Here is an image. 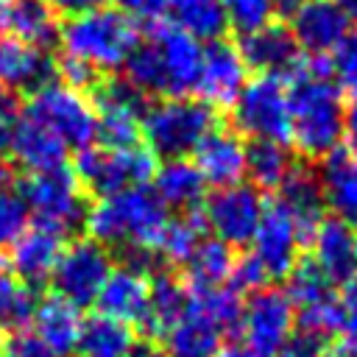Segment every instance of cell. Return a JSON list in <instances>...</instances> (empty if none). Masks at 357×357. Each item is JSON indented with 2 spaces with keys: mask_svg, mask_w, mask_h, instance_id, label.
Segmentation results:
<instances>
[{
  "mask_svg": "<svg viewBox=\"0 0 357 357\" xmlns=\"http://www.w3.org/2000/svg\"><path fill=\"white\" fill-rule=\"evenodd\" d=\"M290 92V139L304 159H324L340 145L343 103L321 59L298 64Z\"/></svg>",
  "mask_w": 357,
  "mask_h": 357,
  "instance_id": "obj_1",
  "label": "cell"
},
{
  "mask_svg": "<svg viewBox=\"0 0 357 357\" xmlns=\"http://www.w3.org/2000/svg\"><path fill=\"white\" fill-rule=\"evenodd\" d=\"M167 223V209L148 187H131L114 192L109 198H98L92 209H86V231L95 243L131 251L153 254L156 240Z\"/></svg>",
  "mask_w": 357,
  "mask_h": 357,
  "instance_id": "obj_2",
  "label": "cell"
},
{
  "mask_svg": "<svg viewBox=\"0 0 357 357\" xmlns=\"http://www.w3.org/2000/svg\"><path fill=\"white\" fill-rule=\"evenodd\" d=\"M64 56L84 61L98 75L120 70L131 50L139 45V25L117 8L100 6L59 25Z\"/></svg>",
  "mask_w": 357,
  "mask_h": 357,
  "instance_id": "obj_3",
  "label": "cell"
},
{
  "mask_svg": "<svg viewBox=\"0 0 357 357\" xmlns=\"http://www.w3.org/2000/svg\"><path fill=\"white\" fill-rule=\"evenodd\" d=\"M218 128V112L201 98H162L145 106L142 139L156 159H187Z\"/></svg>",
  "mask_w": 357,
  "mask_h": 357,
  "instance_id": "obj_4",
  "label": "cell"
},
{
  "mask_svg": "<svg viewBox=\"0 0 357 357\" xmlns=\"http://www.w3.org/2000/svg\"><path fill=\"white\" fill-rule=\"evenodd\" d=\"M17 190L36 226L59 234L61 240L75 234L86 220L84 190L67 165L45 173H25Z\"/></svg>",
  "mask_w": 357,
  "mask_h": 357,
  "instance_id": "obj_5",
  "label": "cell"
},
{
  "mask_svg": "<svg viewBox=\"0 0 357 357\" xmlns=\"http://www.w3.org/2000/svg\"><path fill=\"white\" fill-rule=\"evenodd\" d=\"M22 114L47 128L56 139H61L67 151H84L95 139L92 100L61 81H50L31 92V100Z\"/></svg>",
  "mask_w": 357,
  "mask_h": 357,
  "instance_id": "obj_6",
  "label": "cell"
},
{
  "mask_svg": "<svg viewBox=\"0 0 357 357\" xmlns=\"http://www.w3.org/2000/svg\"><path fill=\"white\" fill-rule=\"evenodd\" d=\"M156 173V156L148 148H84L75 156L73 176L78 178L81 190L109 198L114 192L145 187Z\"/></svg>",
  "mask_w": 357,
  "mask_h": 357,
  "instance_id": "obj_7",
  "label": "cell"
},
{
  "mask_svg": "<svg viewBox=\"0 0 357 357\" xmlns=\"http://www.w3.org/2000/svg\"><path fill=\"white\" fill-rule=\"evenodd\" d=\"M234 128L251 139H290V92L279 75H257L231 103Z\"/></svg>",
  "mask_w": 357,
  "mask_h": 357,
  "instance_id": "obj_8",
  "label": "cell"
},
{
  "mask_svg": "<svg viewBox=\"0 0 357 357\" xmlns=\"http://www.w3.org/2000/svg\"><path fill=\"white\" fill-rule=\"evenodd\" d=\"M112 273V254L106 245L95 243L92 237H78L70 245L61 248L59 262L50 273L53 296L70 301L73 307H89L95 304L103 282Z\"/></svg>",
  "mask_w": 357,
  "mask_h": 357,
  "instance_id": "obj_9",
  "label": "cell"
},
{
  "mask_svg": "<svg viewBox=\"0 0 357 357\" xmlns=\"http://www.w3.org/2000/svg\"><path fill=\"white\" fill-rule=\"evenodd\" d=\"M95 106V139L103 148H137L142 139L145 95H139L126 78L100 81L92 95Z\"/></svg>",
  "mask_w": 357,
  "mask_h": 357,
  "instance_id": "obj_10",
  "label": "cell"
},
{
  "mask_svg": "<svg viewBox=\"0 0 357 357\" xmlns=\"http://www.w3.org/2000/svg\"><path fill=\"white\" fill-rule=\"evenodd\" d=\"M262 212H265V201L259 190L240 181L231 187H218L212 195H206L201 218L206 229H212L215 240L226 243L229 248H240L254 240Z\"/></svg>",
  "mask_w": 357,
  "mask_h": 357,
  "instance_id": "obj_11",
  "label": "cell"
},
{
  "mask_svg": "<svg viewBox=\"0 0 357 357\" xmlns=\"http://www.w3.org/2000/svg\"><path fill=\"white\" fill-rule=\"evenodd\" d=\"M293 326H296V307L284 290L262 287L251 293V298L243 304L240 332L248 346H254L268 357L279 354V349L293 337Z\"/></svg>",
  "mask_w": 357,
  "mask_h": 357,
  "instance_id": "obj_12",
  "label": "cell"
},
{
  "mask_svg": "<svg viewBox=\"0 0 357 357\" xmlns=\"http://www.w3.org/2000/svg\"><path fill=\"white\" fill-rule=\"evenodd\" d=\"M251 243H254L251 254L262 265L268 279H287V273L293 271V265L301 257L298 248L304 245V237H301L293 215L279 201H271V204H265L262 220H259Z\"/></svg>",
  "mask_w": 357,
  "mask_h": 357,
  "instance_id": "obj_13",
  "label": "cell"
},
{
  "mask_svg": "<svg viewBox=\"0 0 357 357\" xmlns=\"http://www.w3.org/2000/svg\"><path fill=\"white\" fill-rule=\"evenodd\" d=\"M290 33L301 50L312 59H324L346 42L351 33V17L332 0H298L290 11Z\"/></svg>",
  "mask_w": 357,
  "mask_h": 357,
  "instance_id": "obj_14",
  "label": "cell"
},
{
  "mask_svg": "<svg viewBox=\"0 0 357 357\" xmlns=\"http://www.w3.org/2000/svg\"><path fill=\"white\" fill-rule=\"evenodd\" d=\"M148 39L153 42L159 56L165 98H187L190 92H195L204 61V45L170 25H153Z\"/></svg>",
  "mask_w": 357,
  "mask_h": 357,
  "instance_id": "obj_15",
  "label": "cell"
},
{
  "mask_svg": "<svg viewBox=\"0 0 357 357\" xmlns=\"http://www.w3.org/2000/svg\"><path fill=\"white\" fill-rule=\"evenodd\" d=\"M245 84H248V67L237 45H229L223 39L204 45V61H201V75L195 86L204 103H209L212 109L231 106Z\"/></svg>",
  "mask_w": 357,
  "mask_h": 357,
  "instance_id": "obj_16",
  "label": "cell"
},
{
  "mask_svg": "<svg viewBox=\"0 0 357 357\" xmlns=\"http://www.w3.org/2000/svg\"><path fill=\"white\" fill-rule=\"evenodd\" d=\"M56 78V59L47 47L28 45L0 31V92H36Z\"/></svg>",
  "mask_w": 357,
  "mask_h": 357,
  "instance_id": "obj_17",
  "label": "cell"
},
{
  "mask_svg": "<svg viewBox=\"0 0 357 357\" xmlns=\"http://www.w3.org/2000/svg\"><path fill=\"white\" fill-rule=\"evenodd\" d=\"M243 61L248 70H257L259 75H284L296 73L301 64V47L296 45L287 25L268 22L262 28H254L248 33H240L237 45Z\"/></svg>",
  "mask_w": 357,
  "mask_h": 357,
  "instance_id": "obj_18",
  "label": "cell"
},
{
  "mask_svg": "<svg viewBox=\"0 0 357 357\" xmlns=\"http://www.w3.org/2000/svg\"><path fill=\"white\" fill-rule=\"evenodd\" d=\"M148 298H151V276L139 268L120 265V268H112L95 304H98V312L106 318H114L126 326L131 324L142 326L148 315Z\"/></svg>",
  "mask_w": 357,
  "mask_h": 357,
  "instance_id": "obj_19",
  "label": "cell"
},
{
  "mask_svg": "<svg viewBox=\"0 0 357 357\" xmlns=\"http://www.w3.org/2000/svg\"><path fill=\"white\" fill-rule=\"evenodd\" d=\"M312 245V262L324 271V276L332 284H343L357 273V231L354 226L337 220V218H324L318 229L310 237Z\"/></svg>",
  "mask_w": 357,
  "mask_h": 357,
  "instance_id": "obj_20",
  "label": "cell"
},
{
  "mask_svg": "<svg viewBox=\"0 0 357 357\" xmlns=\"http://www.w3.org/2000/svg\"><path fill=\"white\" fill-rule=\"evenodd\" d=\"M192 165L201 170L206 184H215V187L240 184L245 176V142L234 131L215 128L192 151Z\"/></svg>",
  "mask_w": 357,
  "mask_h": 357,
  "instance_id": "obj_21",
  "label": "cell"
},
{
  "mask_svg": "<svg viewBox=\"0 0 357 357\" xmlns=\"http://www.w3.org/2000/svg\"><path fill=\"white\" fill-rule=\"evenodd\" d=\"M324 192L326 209H332V218L354 226L357 223V156L346 148H335L321 159V167L315 170Z\"/></svg>",
  "mask_w": 357,
  "mask_h": 357,
  "instance_id": "obj_22",
  "label": "cell"
},
{
  "mask_svg": "<svg viewBox=\"0 0 357 357\" xmlns=\"http://www.w3.org/2000/svg\"><path fill=\"white\" fill-rule=\"evenodd\" d=\"M6 153L25 170V173H45L67 165V148L61 139H56L47 128L28 120L25 114L11 131Z\"/></svg>",
  "mask_w": 357,
  "mask_h": 357,
  "instance_id": "obj_23",
  "label": "cell"
},
{
  "mask_svg": "<svg viewBox=\"0 0 357 357\" xmlns=\"http://www.w3.org/2000/svg\"><path fill=\"white\" fill-rule=\"evenodd\" d=\"M61 248H64V240L59 234L42 229V226H33L8 248L11 273L20 276L28 287H39L42 282L50 279Z\"/></svg>",
  "mask_w": 357,
  "mask_h": 357,
  "instance_id": "obj_24",
  "label": "cell"
},
{
  "mask_svg": "<svg viewBox=\"0 0 357 357\" xmlns=\"http://www.w3.org/2000/svg\"><path fill=\"white\" fill-rule=\"evenodd\" d=\"M276 201L293 215L304 243H310V237L318 229V223L324 220V209H326L318 173L307 165H293L287 178L279 184V198Z\"/></svg>",
  "mask_w": 357,
  "mask_h": 357,
  "instance_id": "obj_25",
  "label": "cell"
},
{
  "mask_svg": "<svg viewBox=\"0 0 357 357\" xmlns=\"http://www.w3.org/2000/svg\"><path fill=\"white\" fill-rule=\"evenodd\" d=\"M33 335L56 354V357H67L75 351L78 335H81V312L78 307H73L70 301L59 298V296H47L36 304L33 310Z\"/></svg>",
  "mask_w": 357,
  "mask_h": 357,
  "instance_id": "obj_26",
  "label": "cell"
},
{
  "mask_svg": "<svg viewBox=\"0 0 357 357\" xmlns=\"http://www.w3.org/2000/svg\"><path fill=\"white\" fill-rule=\"evenodd\" d=\"M153 192L165 204V209L170 206L178 215H187V212H198L206 192V181L190 159H170L162 167H156Z\"/></svg>",
  "mask_w": 357,
  "mask_h": 357,
  "instance_id": "obj_27",
  "label": "cell"
},
{
  "mask_svg": "<svg viewBox=\"0 0 357 357\" xmlns=\"http://www.w3.org/2000/svg\"><path fill=\"white\" fill-rule=\"evenodd\" d=\"M190 310V290L181 279H176L170 271H162L151 276V298H148V315L142 329L162 340Z\"/></svg>",
  "mask_w": 357,
  "mask_h": 357,
  "instance_id": "obj_28",
  "label": "cell"
},
{
  "mask_svg": "<svg viewBox=\"0 0 357 357\" xmlns=\"http://www.w3.org/2000/svg\"><path fill=\"white\" fill-rule=\"evenodd\" d=\"M0 31L28 45L47 47L59 39V20L47 0H8L0 14Z\"/></svg>",
  "mask_w": 357,
  "mask_h": 357,
  "instance_id": "obj_29",
  "label": "cell"
},
{
  "mask_svg": "<svg viewBox=\"0 0 357 357\" xmlns=\"http://www.w3.org/2000/svg\"><path fill=\"white\" fill-rule=\"evenodd\" d=\"M167 25L192 36L195 42H218L223 39L229 20L220 0H170L167 3Z\"/></svg>",
  "mask_w": 357,
  "mask_h": 357,
  "instance_id": "obj_30",
  "label": "cell"
},
{
  "mask_svg": "<svg viewBox=\"0 0 357 357\" xmlns=\"http://www.w3.org/2000/svg\"><path fill=\"white\" fill-rule=\"evenodd\" d=\"M134 346H137V337L131 326L98 312L84 318L75 354L78 357H128Z\"/></svg>",
  "mask_w": 357,
  "mask_h": 357,
  "instance_id": "obj_31",
  "label": "cell"
},
{
  "mask_svg": "<svg viewBox=\"0 0 357 357\" xmlns=\"http://www.w3.org/2000/svg\"><path fill=\"white\" fill-rule=\"evenodd\" d=\"M231 268H234V251L215 237H204L184 262V284L190 290L223 287L229 284Z\"/></svg>",
  "mask_w": 357,
  "mask_h": 357,
  "instance_id": "obj_32",
  "label": "cell"
},
{
  "mask_svg": "<svg viewBox=\"0 0 357 357\" xmlns=\"http://www.w3.org/2000/svg\"><path fill=\"white\" fill-rule=\"evenodd\" d=\"M165 357H215L223 346V335L192 307L187 315L162 337Z\"/></svg>",
  "mask_w": 357,
  "mask_h": 357,
  "instance_id": "obj_33",
  "label": "cell"
},
{
  "mask_svg": "<svg viewBox=\"0 0 357 357\" xmlns=\"http://www.w3.org/2000/svg\"><path fill=\"white\" fill-rule=\"evenodd\" d=\"M293 156L284 148V142H268L254 139L245 145V176L254 181L257 190H279V184L293 170Z\"/></svg>",
  "mask_w": 357,
  "mask_h": 357,
  "instance_id": "obj_34",
  "label": "cell"
},
{
  "mask_svg": "<svg viewBox=\"0 0 357 357\" xmlns=\"http://www.w3.org/2000/svg\"><path fill=\"white\" fill-rule=\"evenodd\" d=\"M190 307L198 315H204L223 337L240 332V324H243V298L231 287L223 284V287H209V290H190Z\"/></svg>",
  "mask_w": 357,
  "mask_h": 357,
  "instance_id": "obj_35",
  "label": "cell"
},
{
  "mask_svg": "<svg viewBox=\"0 0 357 357\" xmlns=\"http://www.w3.org/2000/svg\"><path fill=\"white\" fill-rule=\"evenodd\" d=\"M204 229H206V223H204L201 212L167 218V223L156 240L153 257H162L173 265H184L190 259V254L195 251V245L204 240Z\"/></svg>",
  "mask_w": 357,
  "mask_h": 357,
  "instance_id": "obj_36",
  "label": "cell"
},
{
  "mask_svg": "<svg viewBox=\"0 0 357 357\" xmlns=\"http://www.w3.org/2000/svg\"><path fill=\"white\" fill-rule=\"evenodd\" d=\"M39 298L33 287H28L20 276H14L8 268L0 265V329H17L33 318Z\"/></svg>",
  "mask_w": 357,
  "mask_h": 357,
  "instance_id": "obj_37",
  "label": "cell"
},
{
  "mask_svg": "<svg viewBox=\"0 0 357 357\" xmlns=\"http://www.w3.org/2000/svg\"><path fill=\"white\" fill-rule=\"evenodd\" d=\"M346 321H349V315H346L340 298H335V296H326V298H321L315 304H307L296 315L298 335L315 337L321 343H329L332 337H337L343 332Z\"/></svg>",
  "mask_w": 357,
  "mask_h": 357,
  "instance_id": "obj_38",
  "label": "cell"
},
{
  "mask_svg": "<svg viewBox=\"0 0 357 357\" xmlns=\"http://www.w3.org/2000/svg\"><path fill=\"white\" fill-rule=\"evenodd\" d=\"M287 298L293 301V307H307L315 304L326 296H332V282L324 276V271L312 262V257H298V262L293 265V271L287 273V287H284Z\"/></svg>",
  "mask_w": 357,
  "mask_h": 357,
  "instance_id": "obj_39",
  "label": "cell"
},
{
  "mask_svg": "<svg viewBox=\"0 0 357 357\" xmlns=\"http://www.w3.org/2000/svg\"><path fill=\"white\" fill-rule=\"evenodd\" d=\"M31 229V212L17 187L0 184V251H8Z\"/></svg>",
  "mask_w": 357,
  "mask_h": 357,
  "instance_id": "obj_40",
  "label": "cell"
},
{
  "mask_svg": "<svg viewBox=\"0 0 357 357\" xmlns=\"http://www.w3.org/2000/svg\"><path fill=\"white\" fill-rule=\"evenodd\" d=\"M226 20L231 28H237L240 33H248L254 28H262L273 20V14L279 11L282 0H220Z\"/></svg>",
  "mask_w": 357,
  "mask_h": 357,
  "instance_id": "obj_41",
  "label": "cell"
},
{
  "mask_svg": "<svg viewBox=\"0 0 357 357\" xmlns=\"http://www.w3.org/2000/svg\"><path fill=\"white\" fill-rule=\"evenodd\" d=\"M332 75L340 92H349L351 98H357V33H349L346 42L335 50Z\"/></svg>",
  "mask_w": 357,
  "mask_h": 357,
  "instance_id": "obj_42",
  "label": "cell"
},
{
  "mask_svg": "<svg viewBox=\"0 0 357 357\" xmlns=\"http://www.w3.org/2000/svg\"><path fill=\"white\" fill-rule=\"evenodd\" d=\"M268 273L262 271V265L254 259V254H243V257H234V268H231V276H229V287L234 293H257L262 287H268Z\"/></svg>",
  "mask_w": 357,
  "mask_h": 357,
  "instance_id": "obj_43",
  "label": "cell"
},
{
  "mask_svg": "<svg viewBox=\"0 0 357 357\" xmlns=\"http://www.w3.org/2000/svg\"><path fill=\"white\" fill-rule=\"evenodd\" d=\"M117 11H123L126 17H131L134 22L142 20V22H151L156 17H162L167 11V3L170 0H112Z\"/></svg>",
  "mask_w": 357,
  "mask_h": 357,
  "instance_id": "obj_44",
  "label": "cell"
},
{
  "mask_svg": "<svg viewBox=\"0 0 357 357\" xmlns=\"http://www.w3.org/2000/svg\"><path fill=\"white\" fill-rule=\"evenodd\" d=\"M6 349H8V357H56L33 332H14Z\"/></svg>",
  "mask_w": 357,
  "mask_h": 357,
  "instance_id": "obj_45",
  "label": "cell"
},
{
  "mask_svg": "<svg viewBox=\"0 0 357 357\" xmlns=\"http://www.w3.org/2000/svg\"><path fill=\"white\" fill-rule=\"evenodd\" d=\"M326 349H329V343H321V340L307 337V335H296L279 349L276 357H324Z\"/></svg>",
  "mask_w": 357,
  "mask_h": 357,
  "instance_id": "obj_46",
  "label": "cell"
},
{
  "mask_svg": "<svg viewBox=\"0 0 357 357\" xmlns=\"http://www.w3.org/2000/svg\"><path fill=\"white\" fill-rule=\"evenodd\" d=\"M47 6L56 14H61V17L70 20V17H81L86 11H95V8L106 6V0H47Z\"/></svg>",
  "mask_w": 357,
  "mask_h": 357,
  "instance_id": "obj_47",
  "label": "cell"
},
{
  "mask_svg": "<svg viewBox=\"0 0 357 357\" xmlns=\"http://www.w3.org/2000/svg\"><path fill=\"white\" fill-rule=\"evenodd\" d=\"M343 137H346V151L357 156V98L351 100L349 109H343Z\"/></svg>",
  "mask_w": 357,
  "mask_h": 357,
  "instance_id": "obj_48",
  "label": "cell"
},
{
  "mask_svg": "<svg viewBox=\"0 0 357 357\" xmlns=\"http://www.w3.org/2000/svg\"><path fill=\"white\" fill-rule=\"evenodd\" d=\"M346 357H357V318H349L343 332H340V346H337Z\"/></svg>",
  "mask_w": 357,
  "mask_h": 357,
  "instance_id": "obj_49",
  "label": "cell"
},
{
  "mask_svg": "<svg viewBox=\"0 0 357 357\" xmlns=\"http://www.w3.org/2000/svg\"><path fill=\"white\" fill-rule=\"evenodd\" d=\"M340 304L346 310L349 318H357V273L351 279L343 282V293H340Z\"/></svg>",
  "mask_w": 357,
  "mask_h": 357,
  "instance_id": "obj_50",
  "label": "cell"
},
{
  "mask_svg": "<svg viewBox=\"0 0 357 357\" xmlns=\"http://www.w3.org/2000/svg\"><path fill=\"white\" fill-rule=\"evenodd\" d=\"M215 357H268V354H262V351H257L254 346H248L245 340L240 343H229V346H220V351L215 354Z\"/></svg>",
  "mask_w": 357,
  "mask_h": 357,
  "instance_id": "obj_51",
  "label": "cell"
},
{
  "mask_svg": "<svg viewBox=\"0 0 357 357\" xmlns=\"http://www.w3.org/2000/svg\"><path fill=\"white\" fill-rule=\"evenodd\" d=\"M128 357H165V354H162V349H156L153 343H137Z\"/></svg>",
  "mask_w": 357,
  "mask_h": 357,
  "instance_id": "obj_52",
  "label": "cell"
},
{
  "mask_svg": "<svg viewBox=\"0 0 357 357\" xmlns=\"http://www.w3.org/2000/svg\"><path fill=\"white\" fill-rule=\"evenodd\" d=\"M343 14H349V17H357V0H332Z\"/></svg>",
  "mask_w": 357,
  "mask_h": 357,
  "instance_id": "obj_53",
  "label": "cell"
},
{
  "mask_svg": "<svg viewBox=\"0 0 357 357\" xmlns=\"http://www.w3.org/2000/svg\"><path fill=\"white\" fill-rule=\"evenodd\" d=\"M6 178H8V170L0 165V184H6Z\"/></svg>",
  "mask_w": 357,
  "mask_h": 357,
  "instance_id": "obj_54",
  "label": "cell"
},
{
  "mask_svg": "<svg viewBox=\"0 0 357 357\" xmlns=\"http://www.w3.org/2000/svg\"><path fill=\"white\" fill-rule=\"evenodd\" d=\"M6 349V337H3V329H0V351Z\"/></svg>",
  "mask_w": 357,
  "mask_h": 357,
  "instance_id": "obj_55",
  "label": "cell"
},
{
  "mask_svg": "<svg viewBox=\"0 0 357 357\" xmlns=\"http://www.w3.org/2000/svg\"><path fill=\"white\" fill-rule=\"evenodd\" d=\"M8 6V0H0V14H3V8Z\"/></svg>",
  "mask_w": 357,
  "mask_h": 357,
  "instance_id": "obj_56",
  "label": "cell"
}]
</instances>
